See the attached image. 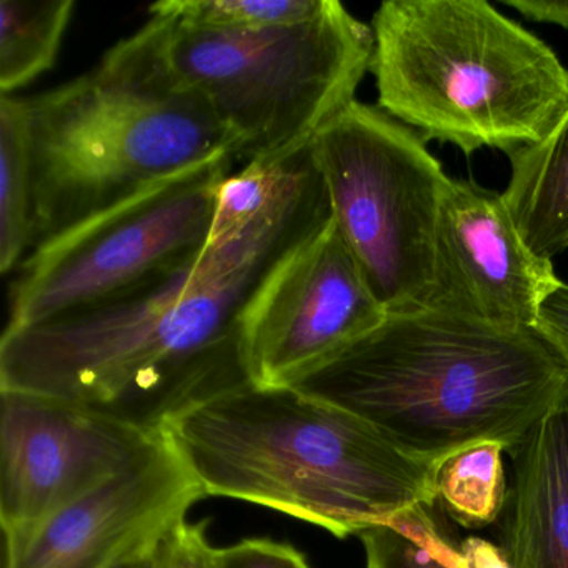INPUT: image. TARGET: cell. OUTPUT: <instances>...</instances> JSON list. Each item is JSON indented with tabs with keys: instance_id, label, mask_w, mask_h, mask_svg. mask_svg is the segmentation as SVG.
<instances>
[{
	"instance_id": "1",
	"label": "cell",
	"mask_w": 568,
	"mask_h": 568,
	"mask_svg": "<svg viewBox=\"0 0 568 568\" xmlns=\"http://www.w3.org/2000/svg\"><path fill=\"white\" fill-rule=\"evenodd\" d=\"M328 221L327 192L305 148L247 224L114 301L4 331L0 390L161 430L192 405L252 382L245 312L285 257Z\"/></svg>"
},
{
	"instance_id": "2",
	"label": "cell",
	"mask_w": 568,
	"mask_h": 568,
	"mask_svg": "<svg viewBox=\"0 0 568 568\" xmlns=\"http://www.w3.org/2000/svg\"><path fill=\"white\" fill-rule=\"evenodd\" d=\"M287 385L438 468L485 442L514 454L568 397V371L537 328L425 307L387 314Z\"/></svg>"
},
{
	"instance_id": "3",
	"label": "cell",
	"mask_w": 568,
	"mask_h": 568,
	"mask_svg": "<svg viewBox=\"0 0 568 568\" xmlns=\"http://www.w3.org/2000/svg\"><path fill=\"white\" fill-rule=\"evenodd\" d=\"M161 432L205 495L262 505L337 538L437 504V467L288 385L248 382Z\"/></svg>"
},
{
	"instance_id": "4",
	"label": "cell",
	"mask_w": 568,
	"mask_h": 568,
	"mask_svg": "<svg viewBox=\"0 0 568 568\" xmlns=\"http://www.w3.org/2000/svg\"><path fill=\"white\" fill-rule=\"evenodd\" d=\"M34 181V245L45 244L235 141L207 102L169 69L154 22L98 65L26 99Z\"/></svg>"
},
{
	"instance_id": "5",
	"label": "cell",
	"mask_w": 568,
	"mask_h": 568,
	"mask_svg": "<svg viewBox=\"0 0 568 568\" xmlns=\"http://www.w3.org/2000/svg\"><path fill=\"white\" fill-rule=\"evenodd\" d=\"M378 108L471 155L540 142L568 105V71L484 0H388L372 19Z\"/></svg>"
},
{
	"instance_id": "6",
	"label": "cell",
	"mask_w": 568,
	"mask_h": 568,
	"mask_svg": "<svg viewBox=\"0 0 568 568\" xmlns=\"http://www.w3.org/2000/svg\"><path fill=\"white\" fill-rule=\"evenodd\" d=\"M172 74L201 95L235 141V158L271 164L301 152L355 101L374 32L341 2L311 21L261 31L199 28L151 16Z\"/></svg>"
},
{
	"instance_id": "7",
	"label": "cell",
	"mask_w": 568,
	"mask_h": 568,
	"mask_svg": "<svg viewBox=\"0 0 568 568\" xmlns=\"http://www.w3.org/2000/svg\"><path fill=\"white\" fill-rule=\"evenodd\" d=\"M331 217L387 314L425 308L450 178L414 129L354 101L312 139Z\"/></svg>"
},
{
	"instance_id": "8",
	"label": "cell",
	"mask_w": 568,
	"mask_h": 568,
	"mask_svg": "<svg viewBox=\"0 0 568 568\" xmlns=\"http://www.w3.org/2000/svg\"><path fill=\"white\" fill-rule=\"evenodd\" d=\"M232 159L179 172L32 248L12 285L4 331L114 301L201 252Z\"/></svg>"
},
{
	"instance_id": "9",
	"label": "cell",
	"mask_w": 568,
	"mask_h": 568,
	"mask_svg": "<svg viewBox=\"0 0 568 568\" xmlns=\"http://www.w3.org/2000/svg\"><path fill=\"white\" fill-rule=\"evenodd\" d=\"M385 317L331 217L285 257L245 312L251 381L287 385Z\"/></svg>"
},
{
	"instance_id": "10",
	"label": "cell",
	"mask_w": 568,
	"mask_h": 568,
	"mask_svg": "<svg viewBox=\"0 0 568 568\" xmlns=\"http://www.w3.org/2000/svg\"><path fill=\"white\" fill-rule=\"evenodd\" d=\"M205 497L159 434L128 467L42 520L4 534L2 568H112L151 548Z\"/></svg>"
},
{
	"instance_id": "11",
	"label": "cell",
	"mask_w": 568,
	"mask_h": 568,
	"mask_svg": "<svg viewBox=\"0 0 568 568\" xmlns=\"http://www.w3.org/2000/svg\"><path fill=\"white\" fill-rule=\"evenodd\" d=\"M0 521L29 527L128 467L159 432L24 392L0 390Z\"/></svg>"
},
{
	"instance_id": "12",
	"label": "cell",
	"mask_w": 568,
	"mask_h": 568,
	"mask_svg": "<svg viewBox=\"0 0 568 568\" xmlns=\"http://www.w3.org/2000/svg\"><path fill=\"white\" fill-rule=\"evenodd\" d=\"M560 284L551 261L525 245L501 194L450 179L427 307L497 327L537 328L541 305Z\"/></svg>"
},
{
	"instance_id": "13",
	"label": "cell",
	"mask_w": 568,
	"mask_h": 568,
	"mask_svg": "<svg viewBox=\"0 0 568 568\" xmlns=\"http://www.w3.org/2000/svg\"><path fill=\"white\" fill-rule=\"evenodd\" d=\"M505 554L511 568H568V397L510 455Z\"/></svg>"
},
{
	"instance_id": "14",
	"label": "cell",
	"mask_w": 568,
	"mask_h": 568,
	"mask_svg": "<svg viewBox=\"0 0 568 568\" xmlns=\"http://www.w3.org/2000/svg\"><path fill=\"white\" fill-rule=\"evenodd\" d=\"M508 158L505 205L525 245L554 261L568 248V105L540 142Z\"/></svg>"
},
{
	"instance_id": "15",
	"label": "cell",
	"mask_w": 568,
	"mask_h": 568,
	"mask_svg": "<svg viewBox=\"0 0 568 568\" xmlns=\"http://www.w3.org/2000/svg\"><path fill=\"white\" fill-rule=\"evenodd\" d=\"M34 245V181L28 104L0 95V271L8 274Z\"/></svg>"
},
{
	"instance_id": "16",
	"label": "cell",
	"mask_w": 568,
	"mask_h": 568,
	"mask_svg": "<svg viewBox=\"0 0 568 568\" xmlns=\"http://www.w3.org/2000/svg\"><path fill=\"white\" fill-rule=\"evenodd\" d=\"M74 2H0V95H14L54 65Z\"/></svg>"
},
{
	"instance_id": "17",
	"label": "cell",
	"mask_w": 568,
	"mask_h": 568,
	"mask_svg": "<svg viewBox=\"0 0 568 568\" xmlns=\"http://www.w3.org/2000/svg\"><path fill=\"white\" fill-rule=\"evenodd\" d=\"M504 445H474L445 460L437 470V501L465 528L494 524L507 504Z\"/></svg>"
},
{
	"instance_id": "18",
	"label": "cell",
	"mask_w": 568,
	"mask_h": 568,
	"mask_svg": "<svg viewBox=\"0 0 568 568\" xmlns=\"http://www.w3.org/2000/svg\"><path fill=\"white\" fill-rule=\"evenodd\" d=\"M365 568H468L460 548L442 535L430 508H417L387 525L362 531Z\"/></svg>"
},
{
	"instance_id": "19",
	"label": "cell",
	"mask_w": 568,
	"mask_h": 568,
	"mask_svg": "<svg viewBox=\"0 0 568 568\" xmlns=\"http://www.w3.org/2000/svg\"><path fill=\"white\" fill-rule=\"evenodd\" d=\"M325 6L327 0H165L151 6L149 16L221 31H261L311 21Z\"/></svg>"
},
{
	"instance_id": "20",
	"label": "cell",
	"mask_w": 568,
	"mask_h": 568,
	"mask_svg": "<svg viewBox=\"0 0 568 568\" xmlns=\"http://www.w3.org/2000/svg\"><path fill=\"white\" fill-rule=\"evenodd\" d=\"M205 525L184 520L172 528L155 550L154 568H217V548L209 544Z\"/></svg>"
},
{
	"instance_id": "21",
	"label": "cell",
	"mask_w": 568,
	"mask_h": 568,
	"mask_svg": "<svg viewBox=\"0 0 568 568\" xmlns=\"http://www.w3.org/2000/svg\"><path fill=\"white\" fill-rule=\"evenodd\" d=\"M217 568H311L304 554L268 538H247L215 551Z\"/></svg>"
},
{
	"instance_id": "22",
	"label": "cell",
	"mask_w": 568,
	"mask_h": 568,
	"mask_svg": "<svg viewBox=\"0 0 568 568\" xmlns=\"http://www.w3.org/2000/svg\"><path fill=\"white\" fill-rule=\"evenodd\" d=\"M537 331L550 342L568 371V284L561 282L544 302Z\"/></svg>"
},
{
	"instance_id": "23",
	"label": "cell",
	"mask_w": 568,
	"mask_h": 568,
	"mask_svg": "<svg viewBox=\"0 0 568 568\" xmlns=\"http://www.w3.org/2000/svg\"><path fill=\"white\" fill-rule=\"evenodd\" d=\"M504 4L530 21L558 26L568 31V0H504Z\"/></svg>"
},
{
	"instance_id": "24",
	"label": "cell",
	"mask_w": 568,
	"mask_h": 568,
	"mask_svg": "<svg viewBox=\"0 0 568 568\" xmlns=\"http://www.w3.org/2000/svg\"><path fill=\"white\" fill-rule=\"evenodd\" d=\"M460 551L468 568H511L504 548L484 538L468 537Z\"/></svg>"
},
{
	"instance_id": "25",
	"label": "cell",
	"mask_w": 568,
	"mask_h": 568,
	"mask_svg": "<svg viewBox=\"0 0 568 568\" xmlns=\"http://www.w3.org/2000/svg\"><path fill=\"white\" fill-rule=\"evenodd\" d=\"M158 547L151 548V550L144 551V554L138 555V557L129 558V560L122 561V564L115 565L112 568H154L155 550H158Z\"/></svg>"
}]
</instances>
